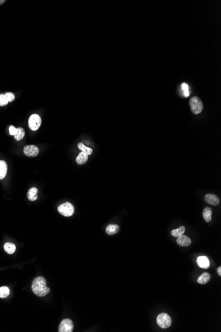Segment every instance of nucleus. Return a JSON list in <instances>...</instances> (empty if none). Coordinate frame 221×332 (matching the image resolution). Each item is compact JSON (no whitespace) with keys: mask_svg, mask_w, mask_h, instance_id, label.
<instances>
[{"mask_svg":"<svg viewBox=\"0 0 221 332\" xmlns=\"http://www.w3.org/2000/svg\"><path fill=\"white\" fill-rule=\"evenodd\" d=\"M4 249L8 254H13L16 250V246L12 243H6L4 245Z\"/></svg>","mask_w":221,"mask_h":332,"instance_id":"obj_18","label":"nucleus"},{"mask_svg":"<svg viewBox=\"0 0 221 332\" xmlns=\"http://www.w3.org/2000/svg\"><path fill=\"white\" fill-rule=\"evenodd\" d=\"M38 189L35 187H33L29 189V190L28 191L27 193V198L30 201H35L38 198Z\"/></svg>","mask_w":221,"mask_h":332,"instance_id":"obj_11","label":"nucleus"},{"mask_svg":"<svg viewBox=\"0 0 221 332\" xmlns=\"http://www.w3.org/2000/svg\"><path fill=\"white\" fill-rule=\"evenodd\" d=\"M205 200L206 202L213 205H218L220 203L219 198L213 194H206L205 196Z\"/></svg>","mask_w":221,"mask_h":332,"instance_id":"obj_8","label":"nucleus"},{"mask_svg":"<svg viewBox=\"0 0 221 332\" xmlns=\"http://www.w3.org/2000/svg\"><path fill=\"white\" fill-rule=\"evenodd\" d=\"M211 279V274L208 272H204L198 278L197 283L200 284H205L207 283Z\"/></svg>","mask_w":221,"mask_h":332,"instance_id":"obj_15","label":"nucleus"},{"mask_svg":"<svg viewBox=\"0 0 221 332\" xmlns=\"http://www.w3.org/2000/svg\"><path fill=\"white\" fill-rule=\"evenodd\" d=\"M78 147L82 151V152L85 153L86 154H88V155H90V154H92V153L93 152L92 148L88 147H86V145H84L83 143H78Z\"/></svg>","mask_w":221,"mask_h":332,"instance_id":"obj_19","label":"nucleus"},{"mask_svg":"<svg viewBox=\"0 0 221 332\" xmlns=\"http://www.w3.org/2000/svg\"><path fill=\"white\" fill-rule=\"evenodd\" d=\"M5 2V0H0V5H2V4H3V3Z\"/></svg>","mask_w":221,"mask_h":332,"instance_id":"obj_27","label":"nucleus"},{"mask_svg":"<svg viewBox=\"0 0 221 332\" xmlns=\"http://www.w3.org/2000/svg\"><path fill=\"white\" fill-rule=\"evenodd\" d=\"M5 97H6V98H7L8 102H12L15 98V96L14 94H13L12 92L5 93Z\"/></svg>","mask_w":221,"mask_h":332,"instance_id":"obj_24","label":"nucleus"},{"mask_svg":"<svg viewBox=\"0 0 221 332\" xmlns=\"http://www.w3.org/2000/svg\"><path fill=\"white\" fill-rule=\"evenodd\" d=\"M58 210L61 215L66 217H70L74 213V207L71 203L65 202L59 205Z\"/></svg>","mask_w":221,"mask_h":332,"instance_id":"obj_4","label":"nucleus"},{"mask_svg":"<svg viewBox=\"0 0 221 332\" xmlns=\"http://www.w3.org/2000/svg\"><path fill=\"white\" fill-rule=\"evenodd\" d=\"M120 230V227L117 224H109L108 226L106 227V233L112 236V235H115Z\"/></svg>","mask_w":221,"mask_h":332,"instance_id":"obj_12","label":"nucleus"},{"mask_svg":"<svg viewBox=\"0 0 221 332\" xmlns=\"http://www.w3.org/2000/svg\"><path fill=\"white\" fill-rule=\"evenodd\" d=\"M212 214H213V211L211 208L206 207L205 208V209H204L203 211V216L204 220H205L206 222H209L211 221Z\"/></svg>","mask_w":221,"mask_h":332,"instance_id":"obj_14","label":"nucleus"},{"mask_svg":"<svg viewBox=\"0 0 221 332\" xmlns=\"http://www.w3.org/2000/svg\"><path fill=\"white\" fill-rule=\"evenodd\" d=\"M181 90H182L183 94L185 98H188V97L189 96L190 92L189 90V86L188 85V84L183 83L182 85H181Z\"/></svg>","mask_w":221,"mask_h":332,"instance_id":"obj_22","label":"nucleus"},{"mask_svg":"<svg viewBox=\"0 0 221 332\" xmlns=\"http://www.w3.org/2000/svg\"><path fill=\"white\" fill-rule=\"evenodd\" d=\"M17 129H18V131H17L16 135L14 136V138L16 141H20L25 136V130L21 127H19Z\"/></svg>","mask_w":221,"mask_h":332,"instance_id":"obj_20","label":"nucleus"},{"mask_svg":"<svg viewBox=\"0 0 221 332\" xmlns=\"http://www.w3.org/2000/svg\"><path fill=\"white\" fill-rule=\"evenodd\" d=\"M8 172V164L4 161H0V180L6 176Z\"/></svg>","mask_w":221,"mask_h":332,"instance_id":"obj_13","label":"nucleus"},{"mask_svg":"<svg viewBox=\"0 0 221 332\" xmlns=\"http://www.w3.org/2000/svg\"><path fill=\"white\" fill-rule=\"evenodd\" d=\"M8 101L5 94H0V106H5L8 105Z\"/></svg>","mask_w":221,"mask_h":332,"instance_id":"obj_23","label":"nucleus"},{"mask_svg":"<svg viewBox=\"0 0 221 332\" xmlns=\"http://www.w3.org/2000/svg\"><path fill=\"white\" fill-rule=\"evenodd\" d=\"M73 329V324L70 319H64L61 322L58 331L59 332H72Z\"/></svg>","mask_w":221,"mask_h":332,"instance_id":"obj_6","label":"nucleus"},{"mask_svg":"<svg viewBox=\"0 0 221 332\" xmlns=\"http://www.w3.org/2000/svg\"><path fill=\"white\" fill-rule=\"evenodd\" d=\"M189 105L191 107V110L194 114L200 113L203 109V102L197 96H194L191 98L189 101Z\"/></svg>","mask_w":221,"mask_h":332,"instance_id":"obj_3","label":"nucleus"},{"mask_svg":"<svg viewBox=\"0 0 221 332\" xmlns=\"http://www.w3.org/2000/svg\"><path fill=\"white\" fill-rule=\"evenodd\" d=\"M42 120L41 117L37 114H33L29 119V127L32 131H37L41 125Z\"/></svg>","mask_w":221,"mask_h":332,"instance_id":"obj_5","label":"nucleus"},{"mask_svg":"<svg viewBox=\"0 0 221 332\" xmlns=\"http://www.w3.org/2000/svg\"><path fill=\"white\" fill-rule=\"evenodd\" d=\"M197 263L200 268L207 269L210 266V262L206 256H199L197 259Z\"/></svg>","mask_w":221,"mask_h":332,"instance_id":"obj_9","label":"nucleus"},{"mask_svg":"<svg viewBox=\"0 0 221 332\" xmlns=\"http://www.w3.org/2000/svg\"><path fill=\"white\" fill-rule=\"evenodd\" d=\"M217 272H218V274L219 276H221V267H218V268H217Z\"/></svg>","mask_w":221,"mask_h":332,"instance_id":"obj_26","label":"nucleus"},{"mask_svg":"<svg viewBox=\"0 0 221 332\" xmlns=\"http://www.w3.org/2000/svg\"><path fill=\"white\" fill-rule=\"evenodd\" d=\"M32 290L37 296L43 297L50 293V288L47 287V281L43 277H38L33 280L31 286Z\"/></svg>","mask_w":221,"mask_h":332,"instance_id":"obj_1","label":"nucleus"},{"mask_svg":"<svg viewBox=\"0 0 221 332\" xmlns=\"http://www.w3.org/2000/svg\"><path fill=\"white\" fill-rule=\"evenodd\" d=\"M10 293V290L7 287H0V298H4L9 296Z\"/></svg>","mask_w":221,"mask_h":332,"instance_id":"obj_21","label":"nucleus"},{"mask_svg":"<svg viewBox=\"0 0 221 332\" xmlns=\"http://www.w3.org/2000/svg\"><path fill=\"white\" fill-rule=\"evenodd\" d=\"M156 322L158 325L163 329L168 328L172 324L171 317L166 313H161L157 316Z\"/></svg>","mask_w":221,"mask_h":332,"instance_id":"obj_2","label":"nucleus"},{"mask_svg":"<svg viewBox=\"0 0 221 332\" xmlns=\"http://www.w3.org/2000/svg\"><path fill=\"white\" fill-rule=\"evenodd\" d=\"M23 152L25 154L27 157H35L37 156L39 153L38 148L33 145H27L23 148Z\"/></svg>","mask_w":221,"mask_h":332,"instance_id":"obj_7","label":"nucleus"},{"mask_svg":"<svg viewBox=\"0 0 221 332\" xmlns=\"http://www.w3.org/2000/svg\"><path fill=\"white\" fill-rule=\"evenodd\" d=\"M88 154H86L83 152H81L78 154L76 158V163L79 164H83L86 163L88 160Z\"/></svg>","mask_w":221,"mask_h":332,"instance_id":"obj_16","label":"nucleus"},{"mask_svg":"<svg viewBox=\"0 0 221 332\" xmlns=\"http://www.w3.org/2000/svg\"><path fill=\"white\" fill-rule=\"evenodd\" d=\"M9 133L11 135H13L15 136L17 133V131H18V129H17L16 128L14 127V126L13 125H11L9 127Z\"/></svg>","mask_w":221,"mask_h":332,"instance_id":"obj_25","label":"nucleus"},{"mask_svg":"<svg viewBox=\"0 0 221 332\" xmlns=\"http://www.w3.org/2000/svg\"><path fill=\"white\" fill-rule=\"evenodd\" d=\"M177 243L181 247H188L191 244V240L189 237L182 235L178 237Z\"/></svg>","mask_w":221,"mask_h":332,"instance_id":"obj_10","label":"nucleus"},{"mask_svg":"<svg viewBox=\"0 0 221 332\" xmlns=\"http://www.w3.org/2000/svg\"><path fill=\"white\" fill-rule=\"evenodd\" d=\"M185 231V227L180 226L178 229H175V230H173L171 231V234H172V236L173 237H179L181 236H182V235H183Z\"/></svg>","mask_w":221,"mask_h":332,"instance_id":"obj_17","label":"nucleus"}]
</instances>
